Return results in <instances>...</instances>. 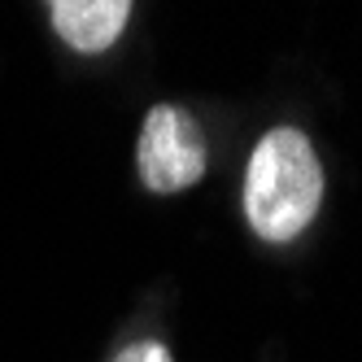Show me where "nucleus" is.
Wrapping results in <instances>:
<instances>
[{
	"instance_id": "1",
	"label": "nucleus",
	"mask_w": 362,
	"mask_h": 362,
	"mask_svg": "<svg viewBox=\"0 0 362 362\" xmlns=\"http://www.w3.org/2000/svg\"><path fill=\"white\" fill-rule=\"evenodd\" d=\"M323 188V162L310 136L301 127H271L245 166V223L257 240L288 245L319 218Z\"/></svg>"
},
{
	"instance_id": "2",
	"label": "nucleus",
	"mask_w": 362,
	"mask_h": 362,
	"mask_svg": "<svg viewBox=\"0 0 362 362\" xmlns=\"http://www.w3.org/2000/svg\"><path fill=\"white\" fill-rule=\"evenodd\" d=\"M205 166H210V148L197 118L184 105H153L140 122V140H136V170L140 184L158 197L184 192L201 184Z\"/></svg>"
},
{
	"instance_id": "3",
	"label": "nucleus",
	"mask_w": 362,
	"mask_h": 362,
	"mask_svg": "<svg viewBox=\"0 0 362 362\" xmlns=\"http://www.w3.org/2000/svg\"><path fill=\"white\" fill-rule=\"evenodd\" d=\"M132 5L136 0H48V18L66 48L83 57H100L122 40L127 22H132Z\"/></svg>"
},
{
	"instance_id": "4",
	"label": "nucleus",
	"mask_w": 362,
	"mask_h": 362,
	"mask_svg": "<svg viewBox=\"0 0 362 362\" xmlns=\"http://www.w3.org/2000/svg\"><path fill=\"white\" fill-rule=\"evenodd\" d=\"M114 362H175L170 349L162 341H132V345H122Z\"/></svg>"
}]
</instances>
